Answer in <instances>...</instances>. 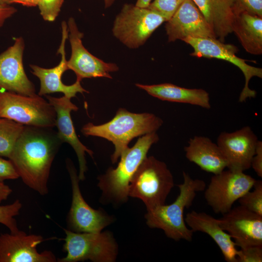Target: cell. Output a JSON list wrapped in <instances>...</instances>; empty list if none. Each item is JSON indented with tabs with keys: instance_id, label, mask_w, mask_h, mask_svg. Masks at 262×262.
I'll list each match as a JSON object with an SVG mask.
<instances>
[{
	"instance_id": "4316f807",
	"label": "cell",
	"mask_w": 262,
	"mask_h": 262,
	"mask_svg": "<svg viewBox=\"0 0 262 262\" xmlns=\"http://www.w3.org/2000/svg\"><path fill=\"white\" fill-rule=\"evenodd\" d=\"M22 206L19 199L10 204L0 206V223L7 227L11 233L19 231L15 217L19 213Z\"/></svg>"
},
{
	"instance_id": "ba28073f",
	"label": "cell",
	"mask_w": 262,
	"mask_h": 262,
	"mask_svg": "<svg viewBox=\"0 0 262 262\" xmlns=\"http://www.w3.org/2000/svg\"><path fill=\"white\" fill-rule=\"evenodd\" d=\"M64 231L66 236L63 249L66 255L57 262L115 261L118 245L112 232H75L66 229Z\"/></svg>"
},
{
	"instance_id": "44dd1931",
	"label": "cell",
	"mask_w": 262,
	"mask_h": 262,
	"mask_svg": "<svg viewBox=\"0 0 262 262\" xmlns=\"http://www.w3.org/2000/svg\"><path fill=\"white\" fill-rule=\"evenodd\" d=\"M213 30L216 38L224 42L232 33V23L237 12L235 0H192Z\"/></svg>"
},
{
	"instance_id": "ffe728a7",
	"label": "cell",
	"mask_w": 262,
	"mask_h": 262,
	"mask_svg": "<svg viewBox=\"0 0 262 262\" xmlns=\"http://www.w3.org/2000/svg\"><path fill=\"white\" fill-rule=\"evenodd\" d=\"M185 223L193 232L207 234L220 248L226 261L237 262L238 250L230 236L221 227L219 219L204 212L193 211L184 218Z\"/></svg>"
},
{
	"instance_id": "484cf974",
	"label": "cell",
	"mask_w": 262,
	"mask_h": 262,
	"mask_svg": "<svg viewBox=\"0 0 262 262\" xmlns=\"http://www.w3.org/2000/svg\"><path fill=\"white\" fill-rule=\"evenodd\" d=\"M254 190L247 192L239 199L240 205L248 210L262 216V181L256 180Z\"/></svg>"
},
{
	"instance_id": "ac0fdd59",
	"label": "cell",
	"mask_w": 262,
	"mask_h": 262,
	"mask_svg": "<svg viewBox=\"0 0 262 262\" xmlns=\"http://www.w3.org/2000/svg\"><path fill=\"white\" fill-rule=\"evenodd\" d=\"M62 40L57 54L61 55V60L56 66L46 68L35 65H30L31 72L40 81L38 95L42 96L54 93H62L66 97L71 98L75 97L78 93H88L81 84V81L76 79L72 84L66 85L62 81L63 74L68 70L66 57L65 44L68 38L67 25L65 21L61 24Z\"/></svg>"
},
{
	"instance_id": "5b68a950",
	"label": "cell",
	"mask_w": 262,
	"mask_h": 262,
	"mask_svg": "<svg viewBox=\"0 0 262 262\" xmlns=\"http://www.w3.org/2000/svg\"><path fill=\"white\" fill-rule=\"evenodd\" d=\"M174 185L166 164L153 156L146 157L130 181L129 196L140 199L147 210L165 204Z\"/></svg>"
},
{
	"instance_id": "30bf717a",
	"label": "cell",
	"mask_w": 262,
	"mask_h": 262,
	"mask_svg": "<svg viewBox=\"0 0 262 262\" xmlns=\"http://www.w3.org/2000/svg\"><path fill=\"white\" fill-rule=\"evenodd\" d=\"M182 41L193 49L194 51L190 54L192 56L224 60L237 66L242 71L245 83L239 96V102H245L247 98L256 97V92L249 87V82L254 77L262 78V68L250 66L246 63V60L237 56L238 48L235 46L225 44L216 38L210 37H187Z\"/></svg>"
},
{
	"instance_id": "d4e9b609",
	"label": "cell",
	"mask_w": 262,
	"mask_h": 262,
	"mask_svg": "<svg viewBox=\"0 0 262 262\" xmlns=\"http://www.w3.org/2000/svg\"><path fill=\"white\" fill-rule=\"evenodd\" d=\"M24 125L0 117V156L8 158Z\"/></svg>"
},
{
	"instance_id": "9a60e30c",
	"label": "cell",
	"mask_w": 262,
	"mask_h": 262,
	"mask_svg": "<svg viewBox=\"0 0 262 262\" xmlns=\"http://www.w3.org/2000/svg\"><path fill=\"white\" fill-rule=\"evenodd\" d=\"M258 140L251 128L246 126L231 132H221L216 144L225 158L227 167L244 171L251 167Z\"/></svg>"
},
{
	"instance_id": "836d02e7",
	"label": "cell",
	"mask_w": 262,
	"mask_h": 262,
	"mask_svg": "<svg viewBox=\"0 0 262 262\" xmlns=\"http://www.w3.org/2000/svg\"><path fill=\"white\" fill-rule=\"evenodd\" d=\"M16 12L17 9L15 7L0 2V29L6 20L12 16Z\"/></svg>"
},
{
	"instance_id": "e575fe53",
	"label": "cell",
	"mask_w": 262,
	"mask_h": 262,
	"mask_svg": "<svg viewBox=\"0 0 262 262\" xmlns=\"http://www.w3.org/2000/svg\"><path fill=\"white\" fill-rule=\"evenodd\" d=\"M39 0H0V2L11 5L13 3H19L27 7H35L38 5Z\"/></svg>"
},
{
	"instance_id": "4fadbf2b",
	"label": "cell",
	"mask_w": 262,
	"mask_h": 262,
	"mask_svg": "<svg viewBox=\"0 0 262 262\" xmlns=\"http://www.w3.org/2000/svg\"><path fill=\"white\" fill-rule=\"evenodd\" d=\"M25 43L22 37L0 54V91L21 95H36L35 86L24 69L23 55Z\"/></svg>"
},
{
	"instance_id": "d6a6232c",
	"label": "cell",
	"mask_w": 262,
	"mask_h": 262,
	"mask_svg": "<svg viewBox=\"0 0 262 262\" xmlns=\"http://www.w3.org/2000/svg\"><path fill=\"white\" fill-rule=\"evenodd\" d=\"M251 167L257 175L262 177V142L258 140L255 153L252 158Z\"/></svg>"
},
{
	"instance_id": "3957f363",
	"label": "cell",
	"mask_w": 262,
	"mask_h": 262,
	"mask_svg": "<svg viewBox=\"0 0 262 262\" xmlns=\"http://www.w3.org/2000/svg\"><path fill=\"white\" fill-rule=\"evenodd\" d=\"M183 177V183L178 185L180 193L176 200L169 205L147 210L145 218L149 228L162 229L167 237L190 242L194 232L186 226L184 210L192 205L197 192L205 190L206 184L203 180L192 179L184 171Z\"/></svg>"
},
{
	"instance_id": "e0dca14e",
	"label": "cell",
	"mask_w": 262,
	"mask_h": 262,
	"mask_svg": "<svg viewBox=\"0 0 262 262\" xmlns=\"http://www.w3.org/2000/svg\"><path fill=\"white\" fill-rule=\"evenodd\" d=\"M168 42L187 37L216 38L212 28L192 0H185L165 26ZM217 39V38H216Z\"/></svg>"
},
{
	"instance_id": "8fae6325",
	"label": "cell",
	"mask_w": 262,
	"mask_h": 262,
	"mask_svg": "<svg viewBox=\"0 0 262 262\" xmlns=\"http://www.w3.org/2000/svg\"><path fill=\"white\" fill-rule=\"evenodd\" d=\"M66 164L72 188L71 204L67 220L68 229L75 232H100L114 218L103 210H95L87 203L82 195L80 180L73 163L67 159Z\"/></svg>"
},
{
	"instance_id": "d590c367",
	"label": "cell",
	"mask_w": 262,
	"mask_h": 262,
	"mask_svg": "<svg viewBox=\"0 0 262 262\" xmlns=\"http://www.w3.org/2000/svg\"><path fill=\"white\" fill-rule=\"evenodd\" d=\"M12 192V189L2 182H0V203L7 199Z\"/></svg>"
},
{
	"instance_id": "f546056e",
	"label": "cell",
	"mask_w": 262,
	"mask_h": 262,
	"mask_svg": "<svg viewBox=\"0 0 262 262\" xmlns=\"http://www.w3.org/2000/svg\"><path fill=\"white\" fill-rule=\"evenodd\" d=\"M237 262H262V246H252L238 250L237 255Z\"/></svg>"
},
{
	"instance_id": "d6986e66",
	"label": "cell",
	"mask_w": 262,
	"mask_h": 262,
	"mask_svg": "<svg viewBox=\"0 0 262 262\" xmlns=\"http://www.w3.org/2000/svg\"><path fill=\"white\" fill-rule=\"evenodd\" d=\"M48 101L53 106L56 114V125L57 135L62 143L69 144L75 151L79 164L80 180L85 179L87 170L85 153L93 157V152L88 148L79 139L71 117V112L77 111L78 107L74 104L70 98L64 96L55 98L46 95Z\"/></svg>"
},
{
	"instance_id": "8992f818",
	"label": "cell",
	"mask_w": 262,
	"mask_h": 262,
	"mask_svg": "<svg viewBox=\"0 0 262 262\" xmlns=\"http://www.w3.org/2000/svg\"><path fill=\"white\" fill-rule=\"evenodd\" d=\"M0 117L24 126L53 128L56 114L53 106L38 95L0 91Z\"/></svg>"
},
{
	"instance_id": "4dcf8cb0",
	"label": "cell",
	"mask_w": 262,
	"mask_h": 262,
	"mask_svg": "<svg viewBox=\"0 0 262 262\" xmlns=\"http://www.w3.org/2000/svg\"><path fill=\"white\" fill-rule=\"evenodd\" d=\"M237 12L246 11L262 17V0H235Z\"/></svg>"
},
{
	"instance_id": "8d00e7d4",
	"label": "cell",
	"mask_w": 262,
	"mask_h": 262,
	"mask_svg": "<svg viewBox=\"0 0 262 262\" xmlns=\"http://www.w3.org/2000/svg\"><path fill=\"white\" fill-rule=\"evenodd\" d=\"M151 1L152 0H137L135 5L138 7L147 8L149 6Z\"/></svg>"
},
{
	"instance_id": "5bb4252c",
	"label": "cell",
	"mask_w": 262,
	"mask_h": 262,
	"mask_svg": "<svg viewBox=\"0 0 262 262\" xmlns=\"http://www.w3.org/2000/svg\"><path fill=\"white\" fill-rule=\"evenodd\" d=\"M44 241L42 236L27 234L19 230L0 235V262H56L50 251L40 252L37 246Z\"/></svg>"
},
{
	"instance_id": "277c9868",
	"label": "cell",
	"mask_w": 262,
	"mask_h": 262,
	"mask_svg": "<svg viewBox=\"0 0 262 262\" xmlns=\"http://www.w3.org/2000/svg\"><path fill=\"white\" fill-rule=\"evenodd\" d=\"M159 137L156 132L139 138L132 147H128L121 154L117 167L109 168L98 178V187L102 191L103 202L120 204L126 202L129 196L130 181L151 146Z\"/></svg>"
},
{
	"instance_id": "f1b7e54d",
	"label": "cell",
	"mask_w": 262,
	"mask_h": 262,
	"mask_svg": "<svg viewBox=\"0 0 262 262\" xmlns=\"http://www.w3.org/2000/svg\"><path fill=\"white\" fill-rule=\"evenodd\" d=\"M64 0H39L38 6L43 19L54 21L59 15Z\"/></svg>"
},
{
	"instance_id": "603a6c76",
	"label": "cell",
	"mask_w": 262,
	"mask_h": 262,
	"mask_svg": "<svg viewBox=\"0 0 262 262\" xmlns=\"http://www.w3.org/2000/svg\"><path fill=\"white\" fill-rule=\"evenodd\" d=\"M135 85L149 95L162 100L186 103L209 109L211 107L209 93L201 88H186L169 83Z\"/></svg>"
},
{
	"instance_id": "7a4b0ae2",
	"label": "cell",
	"mask_w": 262,
	"mask_h": 262,
	"mask_svg": "<svg viewBox=\"0 0 262 262\" xmlns=\"http://www.w3.org/2000/svg\"><path fill=\"white\" fill-rule=\"evenodd\" d=\"M163 123V120L153 114L133 113L120 108L110 121L99 125L88 123L81 132L86 136L102 137L112 142L115 151L111 159L115 164L134 138L156 132Z\"/></svg>"
},
{
	"instance_id": "9c48e42d",
	"label": "cell",
	"mask_w": 262,
	"mask_h": 262,
	"mask_svg": "<svg viewBox=\"0 0 262 262\" xmlns=\"http://www.w3.org/2000/svg\"><path fill=\"white\" fill-rule=\"evenodd\" d=\"M244 171L224 170L212 177L204 193L207 204L216 213L224 214L234 203L250 190L256 181Z\"/></svg>"
},
{
	"instance_id": "7c38bea8",
	"label": "cell",
	"mask_w": 262,
	"mask_h": 262,
	"mask_svg": "<svg viewBox=\"0 0 262 262\" xmlns=\"http://www.w3.org/2000/svg\"><path fill=\"white\" fill-rule=\"evenodd\" d=\"M67 25L71 49L70 58L67 61L68 69L73 71L77 79L80 81L98 77L112 79L110 73L118 71V66L115 63L104 62L85 49L82 43L83 33L78 30L73 17L68 19Z\"/></svg>"
},
{
	"instance_id": "83f0119b",
	"label": "cell",
	"mask_w": 262,
	"mask_h": 262,
	"mask_svg": "<svg viewBox=\"0 0 262 262\" xmlns=\"http://www.w3.org/2000/svg\"><path fill=\"white\" fill-rule=\"evenodd\" d=\"M185 0H154L147 7L168 21Z\"/></svg>"
},
{
	"instance_id": "52a82bcc",
	"label": "cell",
	"mask_w": 262,
	"mask_h": 262,
	"mask_svg": "<svg viewBox=\"0 0 262 262\" xmlns=\"http://www.w3.org/2000/svg\"><path fill=\"white\" fill-rule=\"evenodd\" d=\"M166 19L148 8L132 4H124L114 22V36L130 49L143 46Z\"/></svg>"
},
{
	"instance_id": "2e32d148",
	"label": "cell",
	"mask_w": 262,
	"mask_h": 262,
	"mask_svg": "<svg viewBox=\"0 0 262 262\" xmlns=\"http://www.w3.org/2000/svg\"><path fill=\"white\" fill-rule=\"evenodd\" d=\"M219 220L236 246H262V216L240 205L231 208Z\"/></svg>"
},
{
	"instance_id": "74e56055",
	"label": "cell",
	"mask_w": 262,
	"mask_h": 262,
	"mask_svg": "<svg viewBox=\"0 0 262 262\" xmlns=\"http://www.w3.org/2000/svg\"><path fill=\"white\" fill-rule=\"evenodd\" d=\"M115 0H104V5L105 8H108L111 6Z\"/></svg>"
},
{
	"instance_id": "cb8c5ba5",
	"label": "cell",
	"mask_w": 262,
	"mask_h": 262,
	"mask_svg": "<svg viewBox=\"0 0 262 262\" xmlns=\"http://www.w3.org/2000/svg\"><path fill=\"white\" fill-rule=\"evenodd\" d=\"M233 32L244 49L254 55L262 53V17L246 11L237 12L232 23Z\"/></svg>"
},
{
	"instance_id": "6da1fadb",
	"label": "cell",
	"mask_w": 262,
	"mask_h": 262,
	"mask_svg": "<svg viewBox=\"0 0 262 262\" xmlns=\"http://www.w3.org/2000/svg\"><path fill=\"white\" fill-rule=\"evenodd\" d=\"M62 142L51 128L24 126L8 158L28 187L48 193L50 168Z\"/></svg>"
},
{
	"instance_id": "7402d4cb",
	"label": "cell",
	"mask_w": 262,
	"mask_h": 262,
	"mask_svg": "<svg viewBox=\"0 0 262 262\" xmlns=\"http://www.w3.org/2000/svg\"><path fill=\"white\" fill-rule=\"evenodd\" d=\"M184 147L186 158L202 170L217 174L227 167V162L220 148L209 138L195 136Z\"/></svg>"
},
{
	"instance_id": "1f68e13d",
	"label": "cell",
	"mask_w": 262,
	"mask_h": 262,
	"mask_svg": "<svg viewBox=\"0 0 262 262\" xmlns=\"http://www.w3.org/2000/svg\"><path fill=\"white\" fill-rule=\"evenodd\" d=\"M0 156V182L7 180H16L19 178V175L12 162Z\"/></svg>"
}]
</instances>
